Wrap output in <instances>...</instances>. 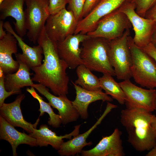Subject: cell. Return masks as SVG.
I'll return each instance as SVG.
<instances>
[{
    "instance_id": "6da1fadb",
    "label": "cell",
    "mask_w": 156,
    "mask_h": 156,
    "mask_svg": "<svg viewBox=\"0 0 156 156\" xmlns=\"http://www.w3.org/2000/svg\"><path fill=\"white\" fill-rule=\"evenodd\" d=\"M37 42L42 49L44 59L41 65L31 69L34 73L32 80L50 89L55 95L66 96L69 82L66 73L68 66L60 57L56 43L48 37L45 27Z\"/></svg>"
},
{
    "instance_id": "7a4b0ae2",
    "label": "cell",
    "mask_w": 156,
    "mask_h": 156,
    "mask_svg": "<svg viewBox=\"0 0 156 156\" xmlns=\"http://www.w3.org/2000/svg\"><path fill=\"white\" fill-rule=\"evenodd\" d=\"M151 112L138 109L121 112L120 122L128 134V141L137 151L150 150L156 144V130L153 127Z\"/></svg>"
},
{
    "instance_id": "3957f363",
    "label": "cell",
    "mask_w": 156,
    "mask_h": 156,
    "mask_svg": "<svg viewBox=\"0 0 156 156\" xmlns=\"http://www.w3.org/2000/svg\"><path fill=\"white\" fill-rule=\"evenodd\" d=\"M110 41L90 36L81 43V57L83 64L91 71L115 76L109 60Z\"/></svg>"
},
{
    "instance_id": "277c9868",
    "label": "cell",
    "mask_w": 156,
    "mask_h": 156,
    "mask_svg": "<svg viewBox=\"0 0 156 156\" xmlns=\"http://www.w3.org/2000/svg\"><path fill=\"white\" fill-rule=\"evenodd\" d=\"M127 39L132 57V77L142 87L148 89L156 88V62L137 46L130 35Z\"/></svg>"
},
{
    "instance_id": "5b68a950",
    "label": "cell",
    "mask_w": 156,
    "mask_h": 156,
    "mask_svg": "<svg viewBox=\"0 0 156 156\" xmlns=\"http://www.w3.org/2000/svg\"><path fill=\"white\" fill-rule=\"evenodd\" d=\"M129 29L121 37L110 41L109 60L117 78L123 80L132 77V57L128 42Z\"/></svg>"
},
{
    "instance_id": "8992f818",
    "label": "cell",
    "mask_w": 156,
    "mask_h": 156,
    "mask_svg": "<svg viewBox=\"0 0 156 156\" xmlns=\"http://www.w3.org/2000/svg\"><path fill=\"white\" fill-rule=\"evenodd\" d=\"M26 8L24 11L27 36L34 43L44 29L50 15L49 0H25Z\"/></svg>"
},
{
    "instance_id": "52a82bcc",
    "label": "cell",
    "mask_w": 156,
    "mask_h": 156,
    "mask_svg": "<svg viewBox=\"0 0 156 156\" xmlns=\"http://www.w3.org/2000/svg\"><path fill=\"white\" fill-rule=\"evenodd\" d=\"M117 10L125 14L129 20L135 33L133 40L137 46L143 48L151 42L156 29V22L139 15L135 11L133 0L124 4Z\"/></svg>"
},
{
    "instance_id": "ba28073f",
    "label": "cell",
    "mask_w": 156,
    "mask_h": 156,
    "mask_svg": "<svg viewBox=\"0 0 156 156\" xmlns=\"http://www.w3.org/2000/svg\"><path fill=\"white\" fill-rule=\"evenodd\" d=\"M78 22L72 11L65 8L49 16L45 29L49 38L57 43L74 34Z\"/></svg>"
},
{
    "instance_id": "9c48e42d",
    "label": "cell",
    "mask_w": 156,
    "mask_h": 156,
    "mask_svg": "<svg viewBox=\"0 0 156 156\" xmlns=\"http://www.w3.org/2000/svg\"><path fill=\"white\" fill-rule=\"evenodd\" d=\"M131 26L126 14L117 10L101 18L95 29L87 34L111 40L121 37Z\"/></svg>"
},
{
    "instance_id": "30bf717a",
    "label": "cell",
    "mask_w": 156,
    "mask_h": 156,
    "mask_svg": "<svg viewBox=\"0 0 156 156\" xmlns=\"http://www.w3.org/2000/svg\"><path fill=\"white\" fill-rule=\"evenodd\" d=\"M119 83L125 94V104L127 108H138L151 112L155 111V89L143 88L133 84L130 79Z\"/></svg>"
},
{
    "instance_id": "8fae6325",
    "label": "cell",
    "mask_w": 156,
    "mask_h": 156,
    "mask_svg": "<svg viewBox=\"0 0 156 156\" xmlns=\"http://www.w3.org/2000/svg\"><path fill=\"white\" fill-rule=\"evenodd\" d=\"M132 0H101L86 17L78 22L74 34H87L96 27L102 18Z\"/></svg>"
},
{
    "instance_id": "7c38bea8",
    "label": "cell",
    "mask_w": 156,
    "mask_h": 156,
    "mask_svg": "<svg viewBox=\"0 0 156 156\" xmlns=\"http://www.w3.org/2000/svg\"><path fill=\"white\" fill-rule=\"evenodd\" d=\"M90 36L87 34L78 33L70 35L63 40L56 43L60 57L67 64L68 67L74 69L83 64L81 57L80 44Z\"/></svg>"
},
{
    "instance_id": "4fadbf2b",
    "label": "cell",
    "mask_w": 156,
    "mask_h": 156,
    "mask_svg": "<svg viewBox=\"0 0 156 156\" xmlns=\"http://www.w3.org/2000/svg\"><path fill=\"white\" fill-rule=\"evenodd\" d=\"M32 86L47 99L51 106L58 111L62 124L66 125L78 119L80 116L78 112L66 96L53 94L47 87L40 83H34Z\"/></svg>"
},
{
    "instance_id": "5bb4252c",
    "label": "cell",
    "mask_w": 156,
    "mask_h": 156,
    "mask_svg": "<svg viewBox=\"0 0 156 156\" xmlns=\"http://www.w3.org/2000/svg\"><path fill=\"white\" fill-rule=\"evenodd\" d=\"M122 132L116 128L110 135L103 137L98 144L92 148L82 150V156H123L124 151L121 139Z\"/></svg>"
},
{
    "instance_id": "9a60e30c",
    "label": "cell",
    "mask_w": 156,
    "mask_h": 156,
    "mask_svg": "<svg viewBox=\"0 0 156 156\" xmlns=\"http://www.w3.org/2000/svg\"><path fill=\"white\" fill-rule=\"evenodd\" d=\"M117 106L107 102L105 109L95 123L87 131L81 134H79L66 142H64L58 150L62 156H74L80 153L84 147L91 145V142H87L86 140L92 132L99 125L105 117L112 110L117 108Z\"/></svg>"
},
{
    "instance_id": "2e32d148",
    "label": "cell",
    "mask_w": 156,
    "mask_h": 156,
    "mask_svg": "<svg viewBox=\"0 0 156 156\" xmlns=\"http://www.w3.org/2000/svg\"><path fill=\"white\" fill-rule=\"evenodd\" d=\"M25 97L24 94H20L13 102L8 103H4L0 107V116L14 127H21L30 133L36 128L39 120L38 119L36 122L32 124L24 118L21 104Z\"/></svg>"
},
{
    "instance_id": "e0dca14e",
    "label": "cell",
    "mask_w": 156,
    "mask_h": 156,
    "mask_svg": "<svg viewBox=\"0 0 156 156\" xmlns=\"http://www.w3.org/2000/svg\"><path fill=\"white\" fill-rule=\"evenodd\" d=\"M19 63L18 70L12 73L5 75V85L8 91H13L17 94H21V88L26 86H32L34 83L30 75V68L25 60L22 56L21 53L15 54Z\"/></svg>"
},
{
    "instance_id": "ac0fdd59",
    "label": "cell",
    "mask_w": 156,
    "mask_h": 156,
    "mask_svg": "<svg viewBox=\"0 0 156 156\" xmlns=\"http://www.w3.org/2000/svg\"><path fill=\"white\" fill-rule=\"evenodd\" d=\"M75 90L76 96L72 101L74 107L78 112L80 116L84 119L88 117V111L89 105L91 103L98 100L111 102L113 99L109 96L102 90L91 91L86 90L75 84L72 81Z\"/></svg>"
},
{
    "instance_id": "d6986e66",
    "label": "cell",
    "mask_w": 156,
    "mask_h": 156,
    "mask_svg": "<svg viewBox=\"0 0 156 156\" xmlns=\"http://www.w3.org/2000/svg\"><path fill=\"white\" fill-rule=\"evenodd\" d=\"M25 0H3L0 4V19L9 16L16 20L14 22L16 33L22 38L26 34L23 5Z\"/></svg>"
},
{
    "instance_id": "ffe728a7",
    "label": "cell",
    "mask_w": 156,
    "mask_h": 156,
    "mask_svg": "<svg viewBox=\"0 0 156 156\" xmlns=\"http://www.w3.org/2000/svg\"><path fill=\"white\" fill-rule=\"evenodd\" d=\"M17 41L10 33L0 40V69L6 75L12 73L18 69L19 63L13 58L12 55L17 53Z\"/></svg>"
},
{
    "instance_id": "44dd1931",
    "label": "cell",
    "mask_w": 156,
    "mask_h": 156,
    "mask_svg": "<svg viewBox=\"0 0 156 156\" xmlns=\"http://www.w3.org/2000/svg\"><path fill=\"white\" fill-rule=\"evenodd\" d=\"M0 139L8 142L11 145L13 155L16 156V148L21 144L31 146H38L36 139L25 133L17 130L14 127L0 116Z\"/></svg>"
},
{
    "instance_id": "7402d4cb",
    "label": "cell",
    "mask_w": 156,
    "mask_h": 156,
    "mask_svg": "<svg viewBox=\"0 0 156 156\" xmlns=\"http://www.w3.org/2000/svg\"><path fill=\"white\" fill-rule=\"evenodd\" d=\"M81 125L75 127L74 130L70 133L64 135L58 136L54 132L50 129L46 125H42L39 129H34L29 135L35 138L38 146L40 147L47 146L50 145L54 148L58 150L62 143L64 138L70 139L78 135L79 133Z\"/></svg>"
},
{
    "instance_id": "603a6c76",
    "label": "cell",
    "mask_w": 156,
    "mask_h": 156,
    "mask_svg": "<svg viewBox=\"0 0 156 156\" xmlns=\"http://www.w3.org/2000/svg\"><path fill=\"white\" fill-rule=\"evenodd\" d=\"M3 27L6 31L11 34L16 39L18 45L22 51L21 55L30 68L32 69L41 65L43 54L41 46L38 44L32 47L27 44L22 38L14 31L8 21L4 22Z\"/></svg>"
},
{
    "instance_id": "cb8c5ba5",
    "label": "cell",
    "mask_w": 156,
    "mask_h": 156,
    "mask_svg": "<svg viewBox=\"0 0 156 156\" xmlns=\"http://www.w3.org/2000/svg\"><path fill=\"white\" fill-rule=\"evenodd\" d=\"M91 71L83 64L78 66L76 69L77 79L74 83L89 90H102L99 79L94 75Z\"/></svg>"
},
{
    "instance_id": "d4e9b609",
    "label": "cell",
    "mask_w": 156,
    "mask_h": 156,
    "mask_svg": "<svg viewBox=\"0 0 156 156\" xmlns=\"http://www.w3.org/2000/svg\"><path fill=\"white\" fill-rule=\"evenodd\" d=\"M101 87L107 95L111 96L121 105L125 104V95L120 85L112 77V76L107 74L103 75L99 78Z\"/></svg>"
},
{
    "instance_id": "484cf974",
    "label": "cell",
    "mask_w": 156,
    "mask_h": 156,
    "mask_svg": "<svg viewBox=\"0 0 156 156\" xmlns=\"http://www.w3.org/2000/svg\"><path fill=\"white\" fill-rule=\"evenodd\" d=\"M26 91L39 102L40 106L39 109L40 112V116H42L45 113H47L49 116L48 121L49 125L54 128L59 127L62 124L60 116L59 114L54 112L50 104L44 101L43 99L36 92L33 87L31 86L30 88H27Z\"/></svg>"
},
{
    "instance_id": "4316f807",
    "label": "cell",
    "mask_w": 156,
    "mask_h": 156,
    "mask_svg": "<svg viewBox=\"0 0 156 156\" xmlns=\"http://www.w3.org/2000/svg\"><path fill=\"white\" fill-rule=\"evenodd\" d=\"M85 0H68V9L73 13L78 22L82 19V10Z\"/></svg>"
},
{
    "instance_id": "83f0119b",
    "label": "cell",
    "mask_w": 156,
    "mask_h": 156,
    "mask_svg": "<svg viewBox=\"0 0 156 156\" xmlns=\"http://www.w3.org/2000/svg\"><path fill=\"white\" fill-rule=\"evenodd\" d=\"M135 11L141 16L145 17L147 11L156 2V0H133Z\"/></svg>"
},
{
    "instance_id": "f1b7e54d",
    "label": "cell",
    "mask_w": 156,
    "mask_h": 156,
    "mask_svg": "<svg viewBox=\"0 0 156 156\" xmlns=\"http://www.w3.org/2000/svg\"><path fill=\"white\" fill-rule=\"evenodd\" d=\"M5 74L0 69V107L4 103L5 100L7 97L14 94H17L16 92L8 91L6 89L5 85Z\"/></svg>"
},
{
    "instance_id": "f546056e",
    "label": "cell",
    "mask_w": 156,
    "mask_h": 156,
    "mask_svg": "<svg viewBox=\"0 0 156 156\" xmlns=\"http://www.w3.org/2000/svg\"><path fill=\"white\" fill-rule=\"evenodd\" d=\"M50 15L55 14L66 8L68 0H49Z\"/></svg>"
},
{
    "instance_id": "4dcf8cb0",
    "label": "cell",
    "mask_w": 156,
    "mask_h": 156,
    "mask_svg": "<svg viewBox=\"0 0 156 156\" xmlns=\"http://www.w3.org/2000/svg\"><path fill=\"white\" fill-rule=\"evenodd\" d=\"M101 0H85L83 7L82 19L87 16Z\"/></svg>"
},
{
    "instance_id": "1f68e13d",
    "label": "cell",
    "mask_w": 156,
    "mask_h": 156,
    "mask_svg": "<svg viewBox=\"0 0 156 156\" xmlns=\"http://www.w3.org/2000/svg\"><path fill=\"white\" fill-rule=\"evenodd\" d=\"M142 49L156 62V48L151 42Z\"/></svg>"
},
{
    "instance_id": "d6a6232c",
    "label": "cell",
    "mask_w": 156,
    "mask_h": 156,
    "mask_svg": "<svg viewBox=\"0 0 156 156\" xmlns=\"http://www.w3.org/2000/svg\"><path fill=\"white\" fill-rule=\"evenodd\" d=\"M145 18L156 22V2L146 12Z\"/></svg>"
},
{
    "instance_id": "836d02e7",
    "label": "cell",
    "mask_w": 156,
    "mask_h": 156,
    "mask_svg": "<svg viewBox=\"0 0 156 156\" xmlns=\"http://www.w3.org/2000/svg\"><path fill=\"white\" fill-rule=\"evenodd\" d=\"M4 22L3 20L0 21V40L3 38L6 35L7 33L4 30Z\"/></svg>"
},
{
    "instance_id": "e575fe53",
    "label": "cell",
    "mask_w": 156,
    "mask_h": 156,
    "mask_svg": "<svg viewBox=\"0 0 156 156\" xmlns=\"http://www.w3.org/2000/svg\"><path fill=\"white\" fill-rule=\"evenodd\" d=\"M146 156H156V144L146 155Z\"/></svg>"
},
{
    "instance_id": "d590c367",
    "label": "cell",
    "mask_w": 156,
    "mask_h": 156,
    "mask_svg": "<svg viewBox=\"0 0 156 156\" xmlns=\"http://www.w3.org/2000/svg\"><path fill=\"white\" fill-rule=\"evenodd\" d=\"M151 42L156 48V29L152 36Z\"/></svg>"
},
{
    "instance_id": "8d00e7d4",
    "label": "cell",
    "mask_w": 156,
    "mask_h": 156,
    "mask_svg": "<svg viewBox=\"0 0 156 156\" xmlns=\"http://www.w3.org/2000/svg\"><path fill=\"white\" fill-rule=\"evenodd\" d=\"M152 124L153 127L156 130V116L155 115H153Z\"/></svg>"
},
{
    "instance_id": "74e56055",
    "label": "cell",
    "mask_w": 156,
    "mask_h": 156,
    "mask_svg": "<svg viewBox=\"0 0 156 156\" xmlns=\"http://www.w3.org/2000/svg\"><path fill=\"white\" fill-rule=\"evenodd\" d=\"M156 112V100L155 102V110ZM156 116V115H155Z\"/></svg>"
},
{
    "instance_id": "f35d334b",
    "label": "cell",
    "mask_w": 156,
    "mask_h": 156,
    "mask_svg": "<svg viewBox=\"0 0 156 156\" xmlns=\"http://www.w3.org/2000/svg\"><path fill=\"white\" fill-rule=\"evenodd\" d=\"M3 1V0H0V4Z\"/></svg>"
}]
</instances>
